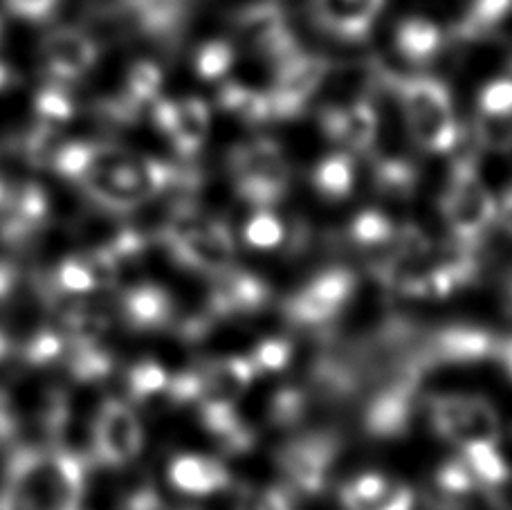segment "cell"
<instances>
[{"mask_svg": "<svg viewBox=\"0 0 512 510\" xmlns=\"http://www.w3.org/2000/svg\"><path fill=\"white\" fill-rule=\"evenodd\" d=\"M86 459L66 448H16L0 488V510H81Z\"/></svg>", "mask_w": 512, "mask_h": 510, "instance_id": "1", "label": "cell"}, {"mask_svg": "<svg viewBox=\"0 0 512 510\" xmlns=\"http://www.w3.org/2000/svg\"><path fill=\"white\" fill-rule=\"evenodd\" d=\"M382 79L396 90L411 140L427 153H450L459 144V124L454 117L452 95L434 77H396L382 72Z\"/></svg>", "mask_w": 512, "mask_h": 510, "instance_id": "2", "label": "cell"}, {"mask_svg": "<svg viewBox=\"0 0 512 510\" xmlns=\"http://www.w3.org/2000/svg\"><path fill=\"white\" fill-rule=\"evenodd\" d=\"M162 241L171 257L189 270L216 277L234 266L236 239L232 230L198 209H178L164 227Z\"/></svg>", "mask_w": 512, "mask_h": 510, "instance_id": "3", "label": "cell"}, {"mask_svg": "<svg viewBox=\"0 0 512 510\" xmlns=\"http://www.w3.org/2000/svg\"><path fill=\"white\" fill-rule=\"evenodd\" d=\"M441 212L456 241L465 248L477 245L497 221V200L483 182L474 156L454 160L441 198Z\"/></svg>", "mask_w": 512, "mask_h": 510, "instance_id": "4", "label": "cell"}, {"mask_svg": "<svg viewBox=\"0 0 512 510\" xmlns=\"http://www.w3.org/2000/svg\"><path fill=\"white\" fill-rule=\"evenodd\" d=\"M234 189L254 209H272L290 189V165L270 138L236 144L227 156Z\"/></svg>", "mask_w": 512, "mask_h": 510, "instance_id": "5", "label": "cell"}, {"mask_svg": "<svg viewBox=\"0 0 512 510\" xmlns=\"http://www.w3.org/2000/svg\"><path fill=\"white\" fill-rule=\"evenodd\" d=\"M429 421L443 441L463 445L472 441H501L497 407L483 396L443 394L429 400Z\"/></svg>", "mask_w": 512, "mask_h": 510, "instance_id": "6", "label": "cell"}, {"mask_svg": "<svg viewBox=\"0 0 512 510\" xmlns=\"http://www.w3.org/2000/svg\"><path fill=\"white\" fill-rule=\"evenodd\" d=\"M328 70H331V63L326 57L304 50L279 63L274 68L272 86L265 90L272 122H288L304 113L310 99L324 84Z\"/></svg>", "mask_w": 512, "mask_h": 510, "instance_id": "7", "label": "cell"}, {"mask_svg": "<svg viewBox=\"0 0 512 510\" xmlns=\"http://www.w3.org/2000/svg\"><path fill=\"white\" fill-rule=\"evenodd\" d=\"M355 288H358V279L349 268L324 270L288 299L283 313L290 324L324 326L342 315Z\"/></svg>", "mask_w": 512, "mask_h": 510, "instance_id": "8", "label": "cell"}, {"mask_svg": "<svg viewBox=\"0 0 512 510\" xmlns=\"http://www.w3.org/2000/svg\"><path fill=\"white\" fill-rule=\"evenodd\" d=\"M95 459L108 468H122L140 457L144 430L137 414L124 400L111 398L99 407L93 427Z\"/></svg>", "mask_w": 512, "mask_h": 510, "instance_id": "9", "label": "cell"}, {"mask_svg": "<svg viewBox=\"0 0 512 510\" xmlns=\"http://www.w3.org/2000/svg\"><path fill=\"white\" fill-rule=\"evenodd\" d=\"M340 443L328 434H310L288 443L279 454V466L290 488L299 495H322L328 486Z\"/></svg>", "mask_w": 512, "mask_h": 510, "instance_id": "10", "label": "cell"}, {"mask_svg": "<svg viewBox=\"0 0 512 510\" xmlns=\"http://www.w3.org/2000/svg\"><path fill=\"white\" fill-rule=\"evenodd\" d=\"M268 302V284L261 277L252 275V272L232 266L223 270L221 275H216L212 293L207 299V313L214 317V322H221L259 313Z\"/></svg>", "mask_w": 512, "mask_h": 510, "instance_id": "11", "label": "cell"}, {"mask_svg": "<svg viewBox=\"0 0 512 510\" xmlns=\"http://www.w3.org/2000/svg\"><path fill=\"white\" fill-rule=\"evenodd\" d=\"M41 54L52 81L70 84L95 66L99 45L86 32L77 27H59L43 39Z\"/></svg>", "mask_w": 512, "mask_h": 510, "instance_id": "12", "label": "cell"}, {"mask_svg": "<svg viewBox=\"0 0 512 510\" xmlns=\"http://www.w3.org/2000/svg\"><path fill=\"white\" fill-rule=\"evenodd\" d=\"M319 129L331 142L342 144L349 153H367L378 138V111L364 99L353 104L326 106L319 113Z\"/></svg>", "mask_w": 512, "mask_h": 510, "instance_id": "13", "label": "cell"}, {"mask_svg": "<svg viewBox=\"0 0 512 510\" xmlns=\"http://www.w3.org/2000/svg\"><path fill=\"white\" fill-rule=\"evenodd\" d=\"M48 194L34 182H23L16 189H7L0 205V239L12 245L30 241L48 221Z\"/></svg>", "mask_w": 512, "mask_h": 510, "instance_id": "14", "label": "cell"}, {"mask_svg": "<svg viewBox=\"0 0 512 510\" xmlns=\"http://www.w3.org/2000/svg\"><path fill=\"white\" fill-rule=\"evenodd\" d=\"M344 510H414L416 493L405 481L382 472H362L340 490Z\"/></svg>", "mask_w": 512, "mask_h": 510, "instance_id": "15", "label": "cell"}, {"mask_svg": "<svg viewBox=\"0 0 512 510\" xmlns=\"http://www.w3.org/2000/svg\"><path fill=\"white\" fill-rule=\"evenodd\" d=\"M499 338L479 326H447L438 331L429 344L425 353L432 364L438 362H479L486 358H495Z\"/></svg>", "mask_w": 512, "mask_h": 510, "instance_id": "16", "label": "cell"}, {"mask_svg": "<svg viewBox=\"0 0 512 510\" xmlns=\"http://www.w3.org/2000/svg\"><path fill=\"white\" fill-rule=\"evenodd\" d=\"M200 382H203V400L214 403H234L252 387L256 378L254 364L248 355H227V358L205 360L198 364Z\"/></svg>", "mask_w": 512, "mask_h": 510, "instance_id": "17", "label": "cell"}, {"mask_svg": "<svg viewBox=\"0 0 512 510\" xmlns=\"http://www.w3.org/2000/svg\"><path fill=\"white\" fill-rule=\"evenodd\" d=\"M171 486L189 497H209L232 484V475L223 461L205 454H180L169 466Z\"/></svg>", "mask_w": 512, "mask_h": 510, "instance_id": "18", "label": "cell"}, {"mask_svg": "<svg viewBox=\"0 0 512 510\" xmlns=\"http://www.w3.org/2000/svg\"><path fill=\"white\" fill-rule=\"evenodd\" d=\"M198 418L205 432L212 436L218 448L225 454H245L254 448L256 434L252 427L243 421L236 412L234 403H214V400H203L198 403Z\"/></svg>", "mask_w": 512, "mask_h": 510, "instance_id": "19", "label": "cell"}, {"mask_svg": "<svg viewBox=\"0 0 512 510\" xmlns=\"http://www.w3.org/2000/svg\"><path fill=\"white\" fill-rule=\"evenodd\" d=\"M445 43L447 34L425 16L402 18L396 25V32H393V48H396L398 57L416 68L434 63L438 54L445 50Z\"/></svg>", "mask_w": 512, "mask_h": 510, "instance_id": "20", "label": "cell"}, {"mask_svg": "<svg viewBox=\"0 0 512 510\" xmlns=\"http://www.w3.org/2000/svg\"><path fill=\"white\" fill-rule=\"evenodd\" d=\"M120 313L135 331H158L173 320V297L158 284H137L122 295Z\"/></svg>", "mask_w": 512, "mask_h": 510, "instance_id": "21", "label": "cell"}, {"mask_svg": "<svg viewBox=\"0 0 512 510\" xmlns=\"http://www.w3.org/2000/svg\"><path fill=\"white\" fill-rule=\"evenodd\" d=\"M313 18L319 30L344 43H362L376 25V14L351 0H313Z\"/></svg>", "mask_w": 512, "mask_h": 510, "instance_id": "22", "label": "cell"}, {"mask_svg": "<svg viewBox=\"0 0 512 510\" xmlns=\"http://www.w3.org/2000/svg\"><path fill=\"white\" fill-rule=\"evenodd\" d=\"M140 32L158 41L178 39L189 16L191 0H124Z\"/></svg>", "mask_w": 512, "mask_h": 510, "instance_id": "23", "label": "cell"}, {"mask_svg": "<svg viewBox=\"0 0 512 510\" xmlns=\"http://www.w3.org/2000/svg\"><path fill=\"white\" fill-rule=\"evenodd\" d=\"M176 108V126H173L169 142L180 158H194L205 147L209 131H212V111L200 97L176 99Z\"/></svg>", "mask_w": 512, "mask_h": 510, "instance_id": "24", "label": "cell"}, {"mask_svg": "<svg viewBox=\"0 0 512 510\" xmlns=\"http://www.w3.org/2000/svg\"><path fill=\"white\" fill-rule=\"evenodd\" d=\"M283 25H288V16L279 0H254V3L239 7L232 14V30L250 48L281 30Z\"/></svg>", "mask_w": 512, "mask_h": 510, "instance_id": "25", "label": "cell"}, {"mask_svg": "<svg viewBox=\"0 0 512 510\" xmlns=\"http://www.w3.org/2000/svg\"><path fill=\"white\" fill-rule=\"evenodd\" d=\"M216 106L250 126L272 122L268 95L239 81H223L216 93Z\"/></svg>", "mask_w": 512, "mask_h": 510, "instance_id": "26", "label": "cell"}, {"mask_svg": "<svg viewBox=\"0 0 512 510\" xmlns=\"http://www.w3.org/2000/svg\"><path fill=\"white\" fill-rule=\"evenodd\" d=\"M313 187L324 200H344L355 187V162L351 153H331L317 162L313 171Z\"/></svg>", "mask_w": 512, "mask_h": 510, "instance_id": "27", "label": "cell"}, {"mask_svg": "<svg viewBox=\"0 0 512 510\" xmlns=\"http://www.w3.org/2000/svg\"><path fill=\"white\" fill-rule=\"evenodd\" d=\"M396 232L398 225L387 214L378 212V209H364V212L353 218L349 227V236L355 248L371 252L376 259H380L389 250Z\"/></svg>", "mask_w": 512, "mask_h": 510, "instance_id": "28", "label": "cell"}, {"mask_svg": "<svg viewBox=\"0 0 512 510\" xmlns=\"http://www.w3.org/2000/svg\"><path fill=\"white\" fill-rule=\"evenodd\" d=\"M66 358L70 376L79 382L104 380L113 371V355L99 340H70Z\"/></svg>", "mask_w": 512, "mask_h": 510, "instance_id": "29", "label": "cell"}, {"mask_svg": "<svg viewBox=\"0 0 512 510\" xmlns=\"http://www.w3.org/2000/svg\"><path fill=\"white\" fill-rule=\"evenodd\" d=\"M162 81H164V72L158 63H153L149 59L135 61L131 70H128L126 84L120 97L133 108V111L142 115L144 106L153 104L155 99L160 97Z\"/></svg>", "mask_w": 512, "mask_h": 510, "instance_id": "30", "label": "cell"}, {"mask_svg": "<svg viewBox=\"0 0 512 510\" xmlns=\"http://www.w3.org/2000/svg\"><path fill=\"white\" fill-rule=\"evenodd\" d=\"M373 187L387 198H409L418 187V169L407 158H382L373 167Z\"/></svg>", "mask_w": 512, "mask_h": 510, "instance_id": "31", "label": "cell"}, {"mask_svg": "<svg viewBox=\"0 0 512 510\" xmlns=\"http://www.w3.org/2000/svg\"><path fill=\"white\" fill-rule=\"evenodd\" d=\"M234 63H236V48L232 41L209 39L198 45L191 66H194L198 79L207 81V84H221V81L230 75Z\"/></svg>", "mask_w": 512, "mask_h": 510, "instance_id": "32", "label": "cell"}, {"mask_svg": "<svg viewBox=\"0 0 512 510\" xmlns=\"http://www.w3.org/2000/svg\"><path fill=\"white\" fill-rule=\"evenodd\" d=\"M463 459L468 463L470 470L474 472V477L479 481L481 486L495 484V481L504 479L506 475H510V466L508 461L504 459V454L499 452L497 443L490 441H472L463 445Z\"/></svg>", "mask_w": 512, "mask_h": 510, "instance_id": "33", "label": "cell"}, {"mask_svg": "<svg viewBox=\"0 0 512 510\" xmlns=\"http://www.w3.org/2000/svg\"><path fill=\"white\" fill-rule=\"evenodd\" d=\"M34 113L36 122L57 129L61 124H68L75 117V99L59 81H50L48 86L39 90L34 99Z\"/></svg>", "mask_w": 512, "mask_h": 510, "instance_id": "34", "label": "cell"}, {"mask_svg": "<svg viewBox=\"0 0 512 510\" xmlns=\"http://www.w3.org/2000/svg\"><path fill=\"white\" fill-rule=\"evenodd\" d=\"M169 380H171L169 371L164 369L160 362L142 360V362H137L126 376L128 396L137 400V403H146V400L164 396L167 394Z\"/></svg>", "mask_w": 512, "mask_h": 510, "instance_id": "35", "label": "cell"}, {"mask_svg": "<svg viewBox=\"0 0 512 510\" xmlns=\"http://www.w3.org/2000/svg\"><path fill=\"white\" fill-rule=\"evenodd\" d=\"M243 239L252 250L270 252L286 241V227L272 209H254L250 221L243 227Z\"/></svg>", "mask_w": 512, "mask_h": 510, "instance_id": "36", "label": "cell"}, {"mask_svg": "<svg viewBox=\"0 0 512 510\" xmlns=\"http://www.w3.org/2000/svg\"><path fill=\"white\" fill-rule=\"evenodd\" d=\"M436 486L441 493L454 502V499H465L479 490V481L474 477L465 459H450L436 470Z\"/></svg>", "mask_w": 512, "mask_h": 510, "instance_id": "37", "label": "cell"}, {"mask_svg": "<svg viewBox=\"0 0 512 510\" xmlns=\"http://www.w3.org/2000/svg\"><path fill=\"white\" fill-rule=\"evenodd\" d=\"M68 335L54 329H43L34 333L30 340H27L23 349V360L32 367H45V364H52L61 358H66L68 351Z\"/></svg>", "mask_w": 512, "mask_h": 510, "instance_id": "38", "label": "cell"}, {"mask_svg": "<svg viewBox=\"0 0 512 510\" xmlns=\"http://www.w3.org/2000/svg\"><path fill=\"white\" fill-rule=\"evenodd\" d=\"M474 135L479 144L492 151H510L512 149V113L504 115H477Z\"/></svg>", "mask_w": 512, "mask_h": 510, "instance_id": "39", "label": "cell"}, {"mask_svg": "<svg viewBox=\"0 0 512 510\" xmlns=\"http://www.w3.org/2000/svg\"><path fill=\"white\" fill-rule=\"evenodd\" d=\"M248 358L254 364L256 376L259 373H277L286 369L292 360V344L286 338H268L256 344Z\"/></svg>", "mask_w": 512, "mask_h": 510, "instance_id": "40", "label": "cell"}, {"mask_svg": "<svg viewBox=\"0 0 512 510\" xmlns=\"http://www.w3.org/2000/svg\"><path fill=\"white\" fill-rule=\"evenodd\" d=\"M308 398L301 389L283 387L270 403V421L279 427L295 425L306 414Z\"/></svg>", "mask_w": 512, "mask_h": 510, "instance_id": "41", "label": "cell"}, {"mask_svg": "<svg viewBox=\"0 0 512 510\" xmlns=\"http://www.w3.org/2000/svg\"><path fill=\"white\" fill-rule=\"evenodd\" d=\"M479 115L512 113V77L492 79L479 93Z\"/></svg>", "mask_w": 512, "mask_h": 510, "instance_id": "42", "label": "cell"}, {"mask_svg": "<svg viewBox=\"0 0 512 510\" xmlns=\"http://www.w3.org/2000/svg\"><path fill=\"white\" fill-rule=\"evenodd\" d=\"M236 510H292L288 495L279 488L245 490L239 497Z\"/></svg>", "mask_w": 512, "mask_h": 510, "instance_id": "43", "label": "cell"}, {"mask_svg": "<svg viewBox=\"0 0 512 510\" xmlns=\"http://www.w3.org/2000/svg\"><path fill=\"white\" fill-rule=\"evenodd\" d=\"M57 5L59 0H5L9 12L27 18V21H43L57 9Z\"/></svg>", "mask_w": 512, "mask_h": 510, "instance_id": "44", "label": "cell"}, {"mask_svg": "<svg viewBox=\"0 0 512 510\" xmlns=\"http://www.w3.org/2000/svg\"><path fill=\"white\" fill-rule=\"evenodd\" d=\"M122 510H164V504L151 484H140L124 497Z\"/></svg>", "mask_w": 512, "mask_h": 510, "instance_id": "45", "label": "cell"}, {"mask_svg": "<svg viewBox=\"0 0 512 510\" xmlns=\"http://www.w3.org/2000/svg\"><path fill=\"white\" fill-rule=\"evenodd\" d=\"M492 510H512V472L495 484L479 488Z\"/></svg>", "mask_w": 512, "mask_h": 510, "instance_id": "46", "label": "cell"}, {"mask_svg": "<svg viewBox=\"0 0 512 510\" xmlns=\"http://www.w3.org/2000/svg\"><path fill=\"white\" fill-rule=\"evenodd\" d=\"M18 418L14 414L12 405H9L7 396L0 391V443H9L16 436Z\"/></svg>", "mask_w": 512, "mask_h": 510, "instance_id": "47", "label": "cell"}, {"mask_svg": "<svg viewBox=\"0 0 512 510\" xmlns=\"http://www.w3.org/2000/svg\"><path fill=\"white\" fill-rule=\"evenodd\" d=\"M16 286H18V268L7 261H0V304L7 302V299L14 295Z\"/></svg>", "mask_w": 512, "mask_h": 510, "instance_id": "48", "label": "cell"}, {"mask_svg": "<svg viewBox=\"0 0 512 510\" xmlns=\"http://www.w3.org/2000/svg\"><path fill=\"white\" fill-rule=\"evenodd\" d=\"M508 234H512V185L504 191L501 200H497V221Z\"/></svg>", "mask_w": 512, "mask_h": 510, "instance_id": "49", "label": "cell"}, {"mask_svg": "<svg viewBox=\"0 0 512 510\" xmlns=\"http://www.w3.org/2000/svg\"><path fill=\"white\" fill-rule=\"evenodd\" d=\"M495 358L504 364V369L510 373V378H512V335L506 340H499Z\"/></svg>", "mask_w": 512, "mask_h": 510, "instance_id": "50", "label": "cell"}, {"mask_svg": "<svg viewBox=\"0 0 512 510\" xmlns=\"http://www.w3.org/2000/svg\"><path fill=\"white\" fill-rule=\"evenodd\" d=\"M12 84H14L12 68H9L7 63L0 61V93H3V90H7V88H12Z\"/></svg>", "mask_w": 512, "mask_h": 510, "instance_id": "51", "label": "cell"}, {"mask_svg": "<svg viewBox=\"0 0 512 510\" xmlns=\"http://www.w3.org/2000/svg\"><path fill=\"white\" fill-rule=\"evenodd\" d=\"M12 349H14L12 338H9V335L0 329V362L7 360L9 355H12Z\"/></svg>", "mask_w": 512, "mask_h": 510, "instance_id": "52", "label": "cell"}, {"mask_svg": "<svg viewBox=\"0 0 512 510\" xmlns=\"http://www.w3.org/2000/svg\"><path fill=\"white\" fill-rule=\"evenodd\" d=\"M351 3H355L362 9H367V12L376 14V16L382 12V7H384V0H351Z\"/></svg>", "mask_w": 512, "mask_h": 510, "instance_id": "53", "label": "cell"}, {"mask_svg": "<svg viewBox=\"0 0 512 510\" xmlns=\"http://www.w3.org/2000/svg\"><path fill=\"white\" fill-rule=\"evenodd\" d=\"M0 34H3V25H0Z\"/></svg>", "mask_w": 512, "mask_h": 510, "instance_id": "54", "label": "cell"}]
</instances>
